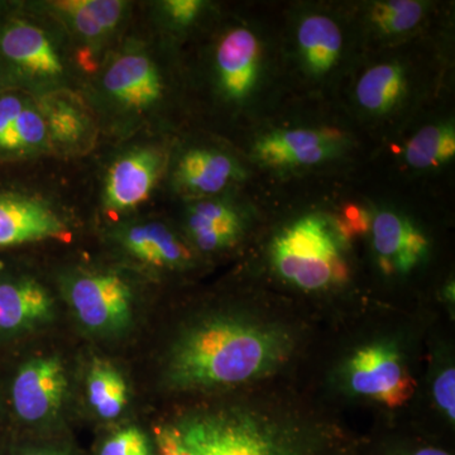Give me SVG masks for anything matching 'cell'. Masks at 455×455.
<instances>
[{"label": "cell", "instance_id": "obj_1", "mask_svg": "<svg viewBox=\"0 0 455 455\" xmlns=\"http://www.w3.org/2000/svg\"><path fill=\"white\" fill-rule=\"evenodd\" d=\"M323 323L257 283L182 317L161 381L176 396L208 398L299 383Z\"/></svg>", "mask_w": 455, "mask_h": 455}, {"label": "cell", "instance_id": "obj_2", "mask_svg": "<svg viewBox=\"0 0 455 455\" xmlns=\"http://www.w3.org/2000/svg\"><path fill=\"white\" fill-rule=\"evenodd\" d=\"M439 317L427 305L374 301L323 326L299 385L337 414L361 409L374 420L396 419L414 397Z\"/></svg>", "mask_w": 455, "mask_h": 455}, {"label": "cell", "instance_id": "obj_3", "mask_svg": "<svg viewBox=\"0 0 455 455\" xmlns=\"http://www.w3.org/2000/svg\"><path fill=\"white\" fill-rule=\"evenodd\" d=\"M154 431L157 455H361L343 415L292 382L204 398Z\"/></svg>", "mask_w": 455, "mask_h": 455}, {"label": "cell", "instance_id": "obj_4", "mask_svg": "<svg viewBox=\"0 0 455 455\" xmlns=\"http://www.w3.org/2000/svg\"><path fill=\"white\" fill-rule=\"evenodd\" d=\"M353 241L337 217L293 218L266 239L260 283L324 325L357 313L377 300L355 281Z\"/></svg>", "mask_w": 455, "mask_h": 455}, {"label": "cell", "instance_id": "obj_5", "mask_svg": "<svg viewBox=\"0 0 455 455\" xmlns=\"http://www.w3.org/2000/svg\"><path fill=\"white\" fill-rule=\"evenodd\" d=\"M454 329V323L443 317L431 328L418 388L410 405L398 416L451 444L455 442Z\"/></svg>", "mask_w": 455, "mask_h": 455}, {"label": "cell", "instance_id": "obj_6", "mask_svg": "<svg viewBox=\"0 0 455 455\" xmlns=\"http://www.w3.org/2000/svg\"><path fill=\"white\" fill-rule=\"evenodd\" d=\"M374 268L386 283H403L423 271L433 257L431 236L403 212L372 214L367 235Z\"/></svg>", "mask_w": 455, "mask_h": 455}, {"label": "cell", "instance_id": "obj_7", "mask_svg": "<svg viewBox=\"0 0 455 455\" xmlns=\"http://www.w3.org/2000/svg\"><path fill=\"white\" fill-rule=\"evenodd\" d=\"M68 300L80 323L95 333H116L130 324L131 289L116 275L77 277L68 289Z\"/></svg>", "mask_w": 455, "mask_h": 455}, {"label": "cell", "instance_id": "obj_8", "mask_svg": "<svg viewBox=\"0 0 455 455\" xmlns=\"http://www.w3.org/2000/svg\"><path fill=\"white\" fill-rule=\"evenodd\" d=\"M340 140L333 130L274 131L257 140L253 154L260 164L276 169L314 166L339 154Z\"/></svg>", "mask_w": 455, "mask_h": 455}, {"label": "cell", "instance_id": "obj_9", "mask_svg": "<svg viewBox=\"0 0 455 455\" xmlns=\"http://www.w3.org/2000/svg\"><path fill=\"white\" fill-rule=\"evenodd\" d=\"M68 390L61 362L36 358L20 368L12 388L14 410L27 423H38L56 414Z\"/></svg>", "mask_w": 455, "mask_h": 455}, {"label": "cell", "instance_id": "obj_10", "mask_svg": "<svg viewBox=\"0 0 455 455\" xmlns=\"http://www.w3.org/2000/svg\"><path fill=\"white\" fill-rule=\"evenodd\" d=\"M185 227L193 247L205 254L235 250L247 239L251 229L243 212L221 200L194 204L188 209Z\"/></svg>", "mask_w": 455, "mask_h": 455}, {"label": "cell", "instance_id": "obj_11", "mask_svg": "<svg viewBox=\"0 0 455 455\" xmlns=\"http://www.w3.org/2000/svg\"><path fill=\"white\" fill-rule=\"evenodd\" d=\"M68 228L52 209L33 197L0 196V247L65 239Z\"/></svg>", "mask_w": 455, "mask_h": 455}, {"label": "cell", "instance_id": "obj_12", "mask_svg": "<svg viewBox=\"0 0 455 455\" xmlns=\"http://www.w3.org/2000/svg\"><path fill=\"white\" fill-rule=\"evenodd\" d=\"M161 166L163 156L156 149H134L122 156L108 173L107 208L124 212L145 202L160 176Z\"/></svg>", "mask_w": 455, "mask_h": 455}, {"label": "cell", "instance_id": "obj_13", "mask_svg": "<svg viewBox=\"0 0 455 455\" xmlns=\"http://www.w3.org/2000/svg\"><path fill=\"white\" fill-rule=\"evenodd\" d=\"M0 52L18 70L41 79L59 77L64 71L59 53L46 33L25 20H14L3 29Z\"/></svg>", "mask_w": 455, "mask_h": 455}, {"label": "cell", "instance_id": "obj_14", "mask_svg": "<svg viewBox=\"0 0 455 455\" xmlns=\"http://www.w3.org/2000/svg\"><path fill=\"white\" fill-rule=\"evenodd\" d=\"M259 42L252 31L235 28L221 38L217 68L221 89L228 98H247L259 80Z\"/></svg>", "mask_w": 455, "mask_h": 455}, {"label": "cell", "instance_id": "obj_15", "mask_svg": "<svg viewBox=\"0 0 455 455\" xmlns=\"http://www.w3.org/2000/svg\"><path fill=\"white\" fill-rule=\"evenodd\" d=\"M104 88L114 100L132 109H145L163 94L157 68L142 53H127L116 59L104 75Z\"/></svg>", "mask_w": 455, "mask_h": 455}, {"label": "cell", "instance_id": "obj_16", "mask_svg": "<svg viewBox=\"0 0 455 455\" xmlns=\"http://www.w3.org/2000/svg\"><path fill=\"white\" fill-rule=\"evenodd\" d=\"M121 239L134 259L154 267L184 271L194 265L193 250L164 224L132 226L123 232Z\"/></svg>", "mask_w": 455, "mask_h": 455}, {"label": "cell", "instance_id": "obj_17", "mask_svg": "<svg viewBox=\"0 0 455 455\" xmlns=\"http://www.w3.org/2000/svg\"><path fill=\"white\" fill-rule=\"evenodd\" d=\"M361 455H455V449L397 418L374 420L370 433L362 435Z\"/></svg>", "mask_w": 455, "mask_h": 455}, {"label": "cell", "instance_id": "obj_18", "mask_svg": "<svg viewBox=\"0 0 455 455\" xmlns=\"http://www.w3.org/2000/svg\"><path fill=\"white\" fill-rule=\"evenodd\" d=\"M52 316V299L40 283L33 280L0 283V331H26Z\"/></svg>", "mask_w": 455, "mask_h": 455}, {"label": "cell", "instance_id": "obj_19", "mask_svg": "<svg viewBox=\"0 0 455 455\" xmlns=\"http://www.w3.org/2000/svg\"><path fill=\"white\" fill-rule=\"evenodd\" d=\"M175 178L179 187L188 193L212 196L243 178V172L230 156L214 149L196 148L182 156Z\"/></svg>", "mask_w": 455, "mask_h": 455}, {"label": "cell", "instance_id": "obj_20", "mask_svg": "<svg viewBox=\"0 0 455 455\" xmlns=\"http://www.w3.org/2000/svg\"><path fill=\"white\" fill-rule=\"evenodd\" d=\"M298 42L302 60L311 73H328L339 59L343 36L331 18L311 14L301 20Z\"/></svg>", "mask_w": 455, "mask_h": 455}, {"label": "cell", "instance_id": "obj_21", "mask_svg": "<svg viewBox=\"0 0 455 455\" xmlns=\"http://www.w3.org/2000/svg\"><path fill=\"white\" fill-rule=\"evenodd\" d=\"M125 3L119 0H64L53 2L52 8L68 18L84 37H103L121 22Z\"/></svg>", "mask_w": 455, "mask_h": 455}, {"label": "cell", "instance_id": "obj_22", "mask_svg": "<svg viewBox=\"0 0 455 455\" xmlns=\"http://www.w3.org/2000/svg\"><path fill=\"white\" fill-rule=\"evenodd\" d=\"M406 77L397 64H379L362 75L355 97L362 108L372 113H386L405 94Z\"/></svg>", "mask_w": 455, "mask_h": 455}, {"label": "cell", "instance_id": "obj_23", "mask_svg": "<svg viewBox=\"0 0 455 455\" xmlns=\"http://www.w3.org/2000/svg\"><path fill=\"white\" fill-rule=\"evenodd\" d=\"M88 397L90 405L101 419L113 420L127 406V383L112 364L95 362L88 376Z\"/></svg>", "mask_w": 455, "mask_h": 455}, {"label": "cell", "instance_id": "obj_24", "mask_svg": "<svg viewBox=\"0 0 455 455\" xmlns=\"http://www.w3.org/2000/svg\"><path fill=\"white\" fill-rule=\"evenodd\" d=\"M38 110L46 123L47 134L59 145L73 147L89 132V116L71 99L53 95L44 99Z\"/></svg>", "mask_w": 455, "mask_h": 455}, {"label": "cell", "instance_id": "obj_25", "mask_svg": "<svg viewBox=\"0 0 455 455\" xmlns=\"http://www.w3.org/2000/svg\"><path fill=\"white\" fill-rule=\"evenodd\" d=\"M454 155L453 124L427 125L410 140L405 148L406 163L419 170L447 164Z\"/></svg>", "mask_w": 455, "mask_h": 455}, {"label": "cell", "instance_id": "obj_26", "mask_svg": "<svg viewBox=\"0 0 455 455\" xmlns=\"http://www.w3.org/2000/svg\"><path fill=\"white\" fill-rule=\"evenodd\" d=\"M425 7L416 0L379 2L371 9V22L383 35L410 32L423 20Z\"/></svg>", "mask_w": 455, "mask_h": 455}, {"label": "cell", "instance_id": "obj_27", "mask_svg": "<svg viewBox=\"0 0 455 455\" xmlns=\"http://www.w3.org/2000/svg\"><path fill=\"white\" fill-rule=\"evenodd\" d=\"M46 123L37 108L23 107L12 132L5 151H32L47 140Z\"/></svg>", "mask_w": 455, "mask_h": 455}, {"label": "cell", "instance_id": "obj_28", "mask_svg": "<svg viewBox=\"0 0 455 455\" xmlns=\"http://www.w3.org/2000/svg\"><path fill=\"white\" fill-rule=\"evenodd\" d=\"M99 455H155L151 442L139 427H125L114 433L101 445Z\"/></svg>", "mask_w": 455, "mask_h": 455}, {"label": "cell", "instance_id": "obj_29", "mask_svg": "<svg viewBox=\"0 0 455 455\" xmlns=\"http://www.w3.org/2000/svg\"><path fill=\"white\" fill-rule=\"evenodd\" d=\"M25 103L22 99L16 95H5L0 98V151H5V147L20 112H22Z\"/></svg>", "mask_w": 455, "mask_h": 455}, {"label": "cell", "instance_id": "obj_30", "mask_svg": "<svg viewBox=\"0 0 455 455\" xmlns=\"http://www.w3.org/2000/svg\"><path fill=\"white\" fill-rule=\"evenodd\" d=\"M204 7L200 0H167L164 3V9L171 20L178 25H188L193 22Z\"/></svg>", "mask_w": 455, "mask_h": 455}, {"label": "cell", "instance_id": "obj_31", "mask_svg": "<svg viewBox=\"0 0 455 455\" xmlns=\"http://www.w3.org/2000/svg\"><path fill=\"white\" fill-rule=\"evenodd\" d=\"M27 455H62V454L56 453V451H36V453H29Z\"/></svg>", "mask_w": 455, "mask_h": 455}]
</instances>
